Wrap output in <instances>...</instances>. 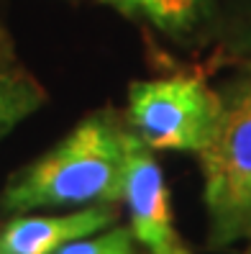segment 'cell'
I'll list each match as a JSON object with an SVG mask.
<instances>
[{"instance_id": "obj_3", "label": "cell", "mask_w": 251, "mask_h": 254, "mask_svg": "<svg viewBox=\"0 0 251 254\" xmlns=\"http://www.w3.org/2000/svg\"><path fill=\"white\" fill-rule=\"evenodd\" d=\"M220 113V95L202 77L139 80L128 87V126L149 149L200 152Z\"/></svg>"}, {"instance_id": "obj_10", "label": "cell", "mask_w": 251, "mask_h": 254, "mask_svg": "<svg viewBox=\"0 0 251 254\" xmlns=\"http://www.w3.org/2000/svg\"><path fill=\"white\" fill-rule=\"evenodd\" d=\"M0 254H3V252H0Z\"/></svg>"}, {"instance_id": "obj_9", "label": "cell", "mask_w": 251, "mask_h": 254, "mask_svg": "<svg viewBox=\"0 0 251 254\" xmlns=\"http://www.w3.org/2000/svg\"><path fill=\"white\" fill-rule=\"evenodd\" d=\"M151 254H190L182 244H177V247H172V249H167V252H151Z\"/></svg>"}, {"instance_id": "obj_8", "label": "cell", "mask_w": 251, "mask_h": 254, "mask_svg": "<svg viewBox=\"0 0 251 254\" xmlns=\"http://www.w3.org/2000/svg\"><path fill=\"white\" fill-rule=\"evenodd\" d=\"M54 254H134V234L131 229H108L100 236H85L69 242Z\"/></svg>"}, {"instance_id": "obj_2", "label": "cell", "mask_w": 251, "mask_h": 254, "mask_svg": "<svg viewBox=\"0 0 251 254\" xmlns=\"http://www.w3.org/2000/svg\"><path fill=\"white\" fill-rule=\"evenodd\" d=\"M210 247L251 239V77L220 95V113L200 152Z\"/></svg>"}, {"instance_id": "obj_11", "label": "cell", "mask_w": 251, "mask_h": 254, "mask_svg": "<svg viewBox=\"0 0 251 254\" xmlns=\"http://www.w3.org/2000/svg\"><path fill=\"white\" fill-rule=\"evenodd\" d=\"M249 254H251V252H249Z\"/></svg>"}, {"instance_id": "obj_5", "label": "cell", "mask_w": 251, "mask_h": 254, "mask_svg": "<svg viewBox=\"0 0 251 254\" xmlns=\"http://www.w3.org/2000/svg\"><path fill=\"white\" fill-rule=\"evenodd\" d=\"M118 221L115 203L87 205L62 216H16L0 231L3 254H54L69 242L110 229Z\"/></svg>"}, {"instance_id": "obj_1", "label": "cell", "mask_w": 251, "mask_h": 254, "mask_svg": "<svg viewBox=\"0 0 251 254\" xmlns=\"http://www.w3.org/2000/svg\"><path fill=\"white\" fill-rule=\"evenodd\" d=\"M128 133L110 113L85 118L54 149L10 177L0 208L26 213L123 200Z\"/></svg>"}, {"instance_id": "obj_6", "label": "cell", "mask_w": 251, "mask_h": 254, "mask_svg": "<svg viewBox=\"0 0 251 254\" xmlns=\"http://www.w3.org/2000/svg\"><path fill=\"white\" fill-rule=\"evenodd\" d=\"M131 21L149 23L167 36H182L200 23L210 0H100Z\"/></svg>"}, {"instance_id": "obj_4", "label": "cell", "mask_w": 251, "mask_h": 254, "mask_svg": "<svg viewBox=\"0 0 251 254\" xmlns=\"http://www.w3.org/2000/svg\"><path fill=\"white\" fill-rule=\"evenodd\" d=\"M154 149L146 146L134 131L126 144V175H123V200L131 213V234L136 242L151 252H167L180 244L172 223L169 190L161 175Z\"/></svg>"}, {"instance_id": "obj_7", "label": "cell", "mask_w": 251, "mask_h": 254, "mask_svg": "<svg viewBox=\"0 0 251 254\" xmlns=\"http://www.w3.org/2000/svg\"><path fill=\"white\" fill-rule=\"evenodd\" d=\"M44 103V93L31 74L0 64V139L10 133Z\"/></svg>"}]
</instances>
